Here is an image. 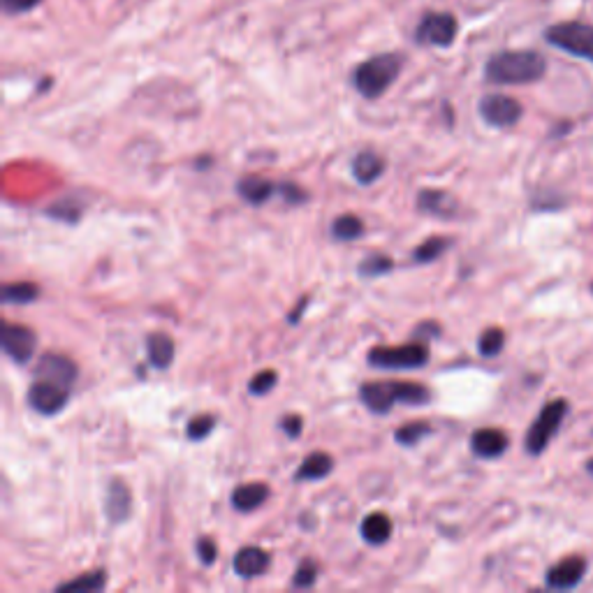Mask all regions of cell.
<instances>
[{"instance_id":"6da1fadb","label":"cell","mask_w":593,"mask_h":593,"mask_svg":"<svg viewBox=\"0 0 593 593\" xmlns=\"http://www.w3.org/2000/svg\"><path fill=\"white\" fill-rule=\"evenodd\" d=\"M360 401L373 415H387L394 406H424L431 401L429 387L413 380H373L360 387Z\"/></svg>"},{"instance_id":"7a4b0ae2","label":"cell","mask_w":593,"mask_h":593,"mask_svg":"<svg viewBox=\"0 0 593 593\" xmlns=\"http://www.w3.org/2000/svg\"><path fill=\"white\" fill-rule=\"evenodd\" d=\"M547 72L545 58L538 51H501L487 61V82L501 86L533 84Z\"/></svg>"},{"instance_id":"3957f363","label":"cell","mask_w":593,"mask_h":593,"mask_svg":"<svg viewBox=\"0 0 593 593\" xmlns=\"http://www.w3.org/2000/svg\"><path fill=\"white\" fill-rule=\"evenodd\" d=\"M401 65L404 63H401V56L397 54H380L360 63L353 72L355 91L366 100L380 98V95L397 82Z\"/></svg>"},{"instance_id":"277c9868","label":"cell","mask_w":593,"mask_h":593,"mask_svg":"<svg viewBox=\"0 0 593 593\" xmlns=\"http://www.w3.org/2000/svg\"><path fill=\"white\" fill-rule=\"evenodd\" d=\"M373 369L383 371H411L429 362V346L424 341H411L404 346H376L366 355Z\"/></svg>"},{"instance_id":"5b68a950","label":"cell","mask_w":593,"mask_h":593,"mask_svg":"<svg viewBox=\"0 0 593 593\" xmlns=\"http://www.w3.org/2000/svg\"><path fill=\"white\" fill-rule=\"evenodd\" d=\"M566 415H568L566 399L547 401V404L543 406V411L538 413V417L533 420L529 431H526V438H524L526 452H529V455H533V457L543 455V452L549 448V443L554 441V436L559 434Z\"/></svg>"},{"instance_id":"8992f818","label":"cell","mask_w":593,"mask_h":593,"mask_svg":"<svg viewBox=\"0 0 593 593\" xmlns=\"http://www.w3.org/2000/svg\"><path fill=\"white\" fill-rule=\"evenodd\" d=\"M545 40L549 45L573 54L577 58H587L593 63V26L582 24V21H563L547 28Z\"/></svg>"},{"instance_id":"52a82bcc","label":"cell","mask_w":593,"mask_h":593,"mask_svg":"<svg viewBox=\"0 0 593 593\" xmlns=\"http://www.w3.org/2000/svg\"><path fill=\"white\" fill-rule=\"evenodd\" d=\"M459 24L457 19L448 12H429L424 14L420 24H417L415 38L420 45L431 47H450L457 38Z\"/></svg>"},{"instance_id":"ba28073f","label":"cell","mask_w":593,"mask_h":593,"mask_svg":"<svg viewBox=\"0 0 593 593\" xmlns=\"http://www.w3.org/2000/svg\"><path fill=\"white\" fill-rule=\"evenodd\" d=\"M480 116L487 126L492 128H512L517 126L519 119H522L524 107L519 105L515 98L510 95H501V93H492L485 95L480 100Z\"/></svg>"},{"instance_id":"9c48e42d","label":"cell","mask_w":593,"mask_h":593,"mask_svg":"<svg viewBox=\"0 0 593 593\" xmlns=\"http://www.w3.org/2000/svg\"><path fill=\"white\" fill-rule=\"evenodd\" d=\"M26 401L38 415L51 417V415H58L65 406H68L70 390H65V387L56 383H49V380L38 378L31 387H28Z\"/></svg>"},{"instance_id":"30bf717a","label":"cell","mask_w":593,"mask_h":593,"mask_svg":"<svg viewBox=\"0 0 593 593\" xmlns=\"http://www.w3.org/2000/svg\"><path fill=\"white\" fill-rule=\"evenodd\" d=\"M0 343H3V353L17 364H28L33 360L35 348H38V334L26 325H12L5 322L3 334H0Z\"/></svg>"},{"instance_id":"8fae6325","label":"cell","mask_w":593,"mask_h":593,"mask_svg":"<svg viewBox=\"0 0 593 593\" xmlns=\"http://www.w3.org/2000/svg\"><path fill=\"white\" fill-rule=\"evenodd\" d=\"M587 575V561L582 556H566L547 570L545 584L554 591L577 589Z\"/></svg>"},{"instance_id":"7c38bea8","label":"cell","mask_w":593,"mask_h":593,"mask_svg":"<svg viewBox=\"0 0 593 593\" xmlns=\"http://www.w3.org/2000/svg\"><path fill=\"white\" fill-rule=\"evenodd\" d=\"M35 373H38V378L42 380H49V383H56L65 387V390H70V387L77 383L79 369L70 357H65L61 353H47L38 360V371Z\"/></svg>"},{"instance_id":"4fadbf2b","label":"cell","mask_w":593,"mask_h":593,"mask_svg":"<svg viewBox=\"0 0 593 593\" xmlns=\"http://www.w3.org/2000/svg\"><path fill=\"white\" fill-rule=\"evenodd\" d=\"M269 566H272V556H269L267 549L255 545L241 547L232 559L234 575L244 577V580H255V577L265 575Z\"/></svg>"},{"instance_id":"5bb4252c","label":"cell","mask_w":593,"mask_h":593,"mask_svg":"<svg viewBox=\"0 0 593 593\" xmlns=\"http://www.w3.org/2000/svg\"><path fill=\"white\" fill-rule=\"evenodd\" d=\"M508 445V434L496 427L478 429L471 436V452L480 459H499L505 455Z\"/></svg>"},{"instance_id":"9a60e30c","label":"cell","mask_w":593,"mask_h":593,"mask_svg":"<svg viewBox=\"0 0 593 593\" xmlns=\"http://www.w3.org/2000/svg\"><path fill=\"white\" fill-rule=\"evenodd\" d=\"M417 209L431 218H452L457 216L459 202L445 190L427 188L417 193Z\"/></svg>"},{"instance_id":"2e32d148","label":"cell","mask_w":593,"mask_h":593,"mask_svg":"<svg viewBox=\"0 0 593 593\" xmlns=\"http://www.w3.org/2000/svg\"><path fill=\"white\" fill-rule=\"evenodd\" d=\"M237 193L251 207H262L278 193V183L260 177V174H248L237 181Z\"/></svg>"},{"instance_id":"e0dca14e","label":"cell","mask_w":593,"mask_h":593,"mask_svg":"<svg viewBox=\"0 0 593 593\" xmlns=\"http://www.w3.org/2000/svg\"><path fill=\"white\" fill-rule=\"evenodd\" d=\"M133 510V496L121 480H112L105 494V515L112 524H123Z\"/></svg>"},{"instance_id":"ac0fdd59","label":"cell","mask_w":593,"mask_h":593,"mask_svg":"<svg viewBox=\"0 0 593 593\" xmlns=\"http://www.w3.org/2000/svg\"><path fill=\"white\" fill-rule=\"evenodd\" d=\"M174 353H177V346H174V339L170 334L153 332L146 336V357H149V364L153 369H170L174 362Z\"/></svg>"},{"instance_id":"d6986e66","label":"cell","mask_w":593,"mask_h":593,"mask_svg":"<svg viewBox=\"0 0 593 593\" xmlns=\"http://www.w3.org/2000/svg\"><path fill=\"white\" fill-rule=\"evenodd\" d=\"M387 170L385 158L376 151H360L353 158V177L360 186H371L376 183L380 177H383Z\"/></svg>"},{"instance_id":"ffe728a7","label":"cell","mask_w":593,"mask_h":593,"mask_svg":"<svg viewBox=\"0 0 593 593\" xmlns=\"http://www.w3.org/2000/svg\"><path fill=\"white\" fill-rule=\"evenodd\" d=\"M269 494H272V489H269L265 482H246V485H239L234 489L230 501L234 510L253 512L267 503Z\"/></svg>"},{"instance_id":"44dd1931","label":"cell","mask_w":593,"mask_h":593,"mask_svg":"<svg viewBox=\"0 0 593 593\" xmlns=\"http://www.w3.org/2000/svg\"><path fill=\"white\" fill-rule=\"evenodd\" d=\"M392 531H394L392 519L387 517L385 512H369L360 524L362 540L366 545H373V547L385 545L387 540L392 538Z\"/></svg>"},{"instance_id":"7402d4cb","label":"cell","mask_w":593,"mask_h":593,"mask_svg":"<svg viewBox=\"0 0 593 593\" xmlns=\"http://www.w3.org/2000/svg\"><path fill=\"white\" fill-rule=\"evenodd\" d=\"M334 471V459L327 455V452H311L306 455L302 464L295 471V482H318L325 480L329 473Z\"/></svg>"},{"instance_id":"603a6c76","label":"cell","mask_w":593,"mask_h":593,"mask_svg":"<svg viewBox=\"0 0 593 593\" xmlns=\"http://www.w3.org/2000/svg\"><path fill=\"white\" fill-rule=\"evenodd\" d=\"M329 234H332L334 241H341V244H346V241H357L364 234V223L362 218L355 214L336 216L332 221V228H329Z\"/></svg>"},{"instance_id":"cb8c5ba5","label":"cell","mask_w":593,"mask_h":593,"mask_svg":"<svg viewBox=\"0 0 593 593\" xmlns=\"http://www.w3.org/2000/svg\"><path fill=\"white\" fill-rule=\"evenodd\" d=\"M450 246H452L450 237L424 239L422 244L413 251V262L415 265H431V262H436L445 251H450Z\"/></svg>"},{"instance_id":"d4e9b609","label":"cell","mask_w":593,"mask_h":593,"mask_svg":"<svg viewBox=\"0 0 593 593\" xmlns=\"http://www.w3.org/2000/svg\"><path fill=\"white\" fill-rule=\"evenodd\" d=\"M38 295H40L38 285L28 283V281L5 283L3 292H0L3 304H31V302H35V299H38Z\"/></svg>"},{"instance_id":"484cf974","label":"cell","mask_w":593,"mask_h":593,"mask_svg":"<svg viewBox=\"0 0 593 593\" xmlns=\"http://www.w3.org/2000/svg\"><path fill=\"white\" fill-rule=\"evenodd\" d=\"M107 587V573L102 568L89 570V573L79 575L77 580L58 584L56 591H100Z\"/></svg>"},{"instance_id":"4316f807","label":"cell","mask_w":593,"mask_h":593,"mask_svg":"<svg viewBox=\"0 0 593 593\" xmlns=\"http://www.w3.org/2000/svg\"><path fill=\"white\" fill-rule=\"evenodd\" d=\"M431 424L429 422H408L401 424V427L394 431V441H397L401 448H415L422 438H427L431 434Z\"/></svg>"},{"instance_id":"83f0119b","label":"cell","mask_w":593,"mask_h":593,"mask_svg":"<svg viewBox=\"0 0 593 593\" xmlns=\"http://www.w3.org/2000/svg\"><path fill=\"white\" fill-rule=\"evenodd\" d=\"M394 269V260L390 255H383V253H373V255H366V258L360 262V267H357V274L362 278H380L385 274H390Z\"/></svg>"},{"instance_id":"f1b7e54d","label":"cell","mask_w":593,"mask_h":593,"mask_svg":"<svg viewBox=\"0 0 593 593\" xmlns=\"http://www.w3.org/2000/svg\"><path fill=\"white\" fill-rule=\"evenodd\" d=\"M214 429H216V415L200 413V415L190 417V420H188L186 436H188V441L200 443L207 436H211V431H214Z\"/></svg>"},{"instance_id":"f546056e","label":"cell","mask_w":593,"mask_h":593,"mask_svg":"<svg viewBox=\"0 0 593 593\" xmlns=\"http://www.w3.org/2000/svg\"><path fill=\"white\" fill-rule=\"evenodd\" d=\"M505 348V332L499 327H489L480 334L478 353L482 357H496Z\"/></svg>"},{"instance_id":"4dcf8cb0","label":"cell","mask_w":593,"mask_h":593,"mask_svg":"<svg viewBox=\"0 0 593 593\" xmlns=\"http://www.w3.org/2000/svg\"><path fill=\"white\" fill-rule=\"evenodd\" d=\"M318 563L313 559H304L302 563H299L297 570H295V577H292V584H295L297 589H311L313 584L318 582Z\"/></svg>"},{"instance_id":"1f68e13d","label":"cell","mask_w":593,"mask_h":593,"mask_svg":"<svg viewBox=\"0 0 593 593\" xmlns=\"http://www.w3.org/2000/svg\"><path fill=\"white\" fill-rule=\"evenodd\" d=\"M276 383H278V373L272 369H265V371L255 373V376L251 378V383H248V392H251L253 397H265V394L274 390Z\"/></svg>"},{"instance_id":"d6a6232c","label":"cell","mask_w":593,"mask_h":593,"mask_svg":"<svg viewBox=\"0 0 593 593\" xmlns=\"http://www.w3.org/2000/svg\"><path fill=\"white\" fill-rule=\"evenodd\" d=\"M278 195H281L288 204H292V207H297V204H304L309 200V193L295 186V183H278Z\"/></svg>"},{"instance_id":"836d02e7","label":"cell","mask_w":593,"mask_h":593,"mask_svg":"<svg viewBox=\"0 0 593 593\" xmlns=\"http://www.w3.org/2000/svg\"><path fill=\"white\" fill-rule=\"evenodd\" d=\"M278 427H281V431L288 438H299V436H302L304 420H302V415H297V413L283 415L281 422H278Z\"/></svg>"},{"instance_id":"e575fe53","label":"cell","mask_w":593,"mask_h":593,"mask_svg":"<svg viewBox=\"0 0 593 593\" xmlns=\"http://www.w3.org/2000/svg\"><path fill=\"white\" fill-rule=\"evenodd\" d=\"M197 556H200V561L204 563V566H211V563L216 561L218 556V547L211 538H200L197 540Z\"/></svg>"},{"instance_id":"d590c367","label":"cell","mask_w":593,"mask_h":593,"mask_svg":"<svg viewBox=\"0 0 593 593\" xmlns=\"http://www.w3.org/2000/svg\"><path fill=\"white\" fill-rule=\"evenodd\" d=\"M42 0H3V7L10 14H17V12H28L33 10L35 5H40Z\"/></svg>"},{"instance_id":"8d00e7d4","label":"cell","mask_w":593,"mask_h":593,"mask_svg":"<svg viewBox=\"0 0 593 593\" xmlns=\"http://www.w3.org/2000/svg\"><path fill=\"white\" fill-rule=\"evenodd\" d=\"M306 306H309V297H304V299H302V304H299V309H292V311H290V316H288L290 325H295V322H299V318H302V313H304Z\"/></svg>"},{"instance_id":"74e56055","label":"cell","mask_w":593,"mask_h":593,"mask_svg":"<svg viewBox=\"0 0 593 593\" xmlns=\"http://www.w3.org/2000/svg\"><path fill=\"white\" fill-rule=\"evenodd\" d=\"M587 473H589L591 478H593V459H589V461H587Z\"/></svg>"},{"instance_id":"f35d334b","label":"cell","mask_w":593,"mask_h":593,"mask_svg":"<svg viewBox=\"0 0 593 593\" xmlns=\"http://www.w3.org/2000/svg\"><path fill=\"white\" fill-rule=\"evenodd\" d=\"M591 290H593V285H591Z\"/></svg>"}]
</instances>
